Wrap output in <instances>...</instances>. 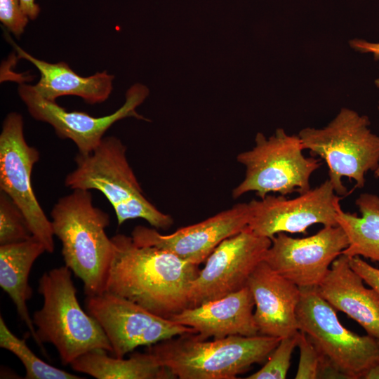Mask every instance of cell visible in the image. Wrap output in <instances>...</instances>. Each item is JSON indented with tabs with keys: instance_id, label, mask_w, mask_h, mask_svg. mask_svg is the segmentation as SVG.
Returning a JSON list of instances; mask_svg holds the SVG:
<instances>
[{
	"instance_id": "d6a6232c",
	"label": "cell",
	"mask_w": 379,
	"mask_h": 379,
	"mask_svg": "<svg viewBox=\"0 0 379 379\" xmlns=\"http://www.w3.org/2000/svg\"><path fill=\"white\" fill-rule=\"evenodd\" d=\"M378 343H379V339H378Z\"/></svg>"
},
{
	"instance_id": "ba28073f",
	"label": "cell",
	"mask_w": 379,
	"mask_h": 379,
	"mask_svg": "<svg viewBox=\"0 0 379 379\" xmlns=\"http://www.w3.org/2000/svg\"><path fill=\"white\" fill-rule=\"evenodd\" d=\"M300 289L296 308L299 331L348 379L361 378L379 358L378 339L357 335L344 327L335 310L321 297L317 286Z\"/></svg>"
},
{
	"instance_id": "e0dca14e",
	"label": "cell",
	"mask_w": 379,
	"mask_h": 379,
	"mask_svg": "<svg viewBox=\"0 0 379 379\" xmlns=\"http://www.w3.org/2000/svg\"><path fill=\"white\" fill-rule=\"evenodd\" d=\"M254 300L249 288L194 307H187L170 319L196 330L203 339L230 335L255 336L259 334L254 313Z\"/></svg>"
},
{
	"instance_id": "7c38bea8",
	"label": "cell",
	"mask_w": 379,
	"mask_h": 379,
	"mask_svg": "<svg viewBox=\"0 0 379 379\" xmlns=\"http://www.w3.org/2000/svg\"><path fill=\"white\" fill-rule=\"evenodd\" d=\"M149 93L147 86L135 84L126 91L125 102L120 108L109 115L95 117L83 112L67 111L55 101L44 99L34 86L21 84L18 87L19 95L30 115L50 124L60 138L72 140L83 155L91 153L117 121L127 117L149 121L135 111Z\"/></svg>"
},
{
	"instance_id": "83f0119b",
	"label": "cell",
	"mask_w": 379,
	"mask_h": 379,
	"mask_svg": "<svg viewBox=\"0 0 379 379\" xmlns=\"http://www.w3.org/2000/svg\"><path fill=\"white\" fill-rule=\"evenodd\" d=\"M349 259L351 267L379 294V269L371 265L360 256L349 257Z\"/></svg>"
},
{
	"instance_id": "52a82bcc",
	"label": "cell",
	"mask_w": 379,
	"mask_h": 379,
	"mask_svg": "<svg viewBox=\"0 0 379 379\" xmlns=\"http://www.w3.org/2000/svg\"><path fill=\"white\" fill-rule=\"evenodd\" d=\"M298 135H288L283 128L267 138L262 133L255 138V146L237 157L246 168L244 180L232 190V197L255 192L260 199L270 193L282 196L303 194L311 189L312 174L321 166L320 160L305 157Z\"/></svg>"
},
{
	"instance_id": "44dd1931",
	"label": "cell",
	"mask_w": 379,
	"mask_h": 379,
	"mask_svg": "<svg viewBox=\"0 0 379 379\" xmlns=\"http://www.w3.org/2000/svg\"><path fill=\"white\" fill-rule=\"evenodd\" d=\"M105 350H94L76 359L70 364L77 372L97 379L175 378L151 352H135L128 359L109 356Z\"/></svg>"
},
{
	"instance_id": "484cf974",
	"label": "cell",
	"mask_w": 379,
	"mask_h": 379,
	"mask_svg": "<svg viewBox=\"0 0 379 379\" xmlns=\"http://www.w3.org/2000/svg\"><path fill=\"white\" fill-rule=\"evenodd\" d=\"M298 347L300 350V361L295 378H319L326 357L301 331L298 333Z\"/></svg>"
},
{
	"instance_id": "f1b7e54d",
	"label": "cell",
	"mask_w": 379,
	"mask_h": 379,
	"mask_svg": "<svg viewBox=\"0 0 379 379\" xmlns=\"http://www.w3.org/2000/svg\"><path fill=\"white\" fill-rule=\"evenodd\" d=\"M352 48L361 53H372L374 59L379 60V43L369 42L364 39H354L349 42Z\"/></svg>"
},
{
	"instance_id": "603a6c76",
	"label": "cell",
	"mask_w": 379,
	"mask_h": 379,
	"mask_svg": "<svg viewBox=\"0 0 379 379\" xmlns=\"http://www.w3.org/2000/svg\"><path fill=\"white\" fill-rule=\"evenodd\" d=\"M0 347L15 354L25 369L26 379H81L82 377L53 366L39 358L25 338L13 334L0 316Z\"/></svg>"
},
{
	"instance_id": "9c48e42d",
	"label": "cell",
	"mask_w": 379,
	"mask_h": 379,
	"mask_svg": "<svg viewBox=\"0 0 379 379\" xmlns=\"http://www.w3.org/2000/svg\"><path fill=\"white\" fill-rule=\"evenodd\" d=\"M39 152L27 144L23 119L17 112L4 120L0 134V190L18 206L29 228L44 246L46 252L55 250L51 221L40 206L32 188V171Z\"/></svg>"
},
{
	"instance_id": "4316f807",
	"label": "cell",
	"mask_w": 379,
	"mask_h": 379,
	"mask_svg": "<svg viewBox=\"0 0 379 379\" xmlns=\"http://www.w3.org/2000/svg\"><path fill=\"white\" fill-rule=\"evenodd\" d=\"M29 19L20 0H0V21L15 36H20L24 32Z\"/></svg>"
},
{
	"instance_id": "8992f818",
	"label": "cell",
	"mask_w": 379,
	"mask_h": 379,
	"mask_svg": "<svg viewBox=\"0 0 379 379\" xmlns=\"http://www.w3.org/2000/svg\"><path fill=\"white\" fill-rule=\"evenodd\" d=\"M370 124L367 116L343 107L325 127H307L298 133L303 150L326 162L328 180L340 197L347 194L343 177L362 188L368 171L379 166V135L371 131Z\"/></svg>"
},
{
	"instance_id": "2e32d148",
	"label": "cell",
	"mask_w": 379,
	"mask_h": 379,
	"mask_svg": "<svg viewBox=\"0 0 379 379\" xmlns=\"http://www.w3.org/2000/svg\"><path fill=\"white\" fill-rule=\"evenodd\" d=\"M246 286L254 300V319L260 335L283 338L299 331L296 308L300 289L297 285L262 260Z\"/></svg>"
},
{
	"instance_id": "4dcf8cb0",
	"label": "cell",
	"mask_w": 379,
	"mask_h": 379,
	"mask_svg": "<svg viewBox=\"0 0 379 379\" xmlns=\"http://www.w3.org/2000/svg\"><path fill=\"white\" fill-rule=\"evenodd\" d=\"M361 378L379 379V358L363 373Z\"/></svg>"
},
{
	"instance_id": "7a4b0ae2",
	"label": "cell",
	"mask_w": 379,
	"mask_h": 379,
	"mask_svg": "<svg viewBox=\"0 0 379 379\" xmlns=\"http://www.w3.org/2000/svg\"><path fill=\"white\" fill-rule=\"evenodd\" d=\"M51 216L65 266L83 281L86 296L105 292L113 257L108 213L94 206L90 190L75 189L58 199Z\"/></svg>"
},
{
	"instance_id": "3957f363",
	"label": "cell",
	"mask_w": 379,
	"mask_h": 379,
	"mask_svg": "<svg viewBox=\"0 0 379 379\" xmlns=\"http://www.w3.org/2000/svg\"><path fill=\"white\" fill-rule=\"evenodd\" d=\"M281 339L234 335L206 341L198 333H185L149 346L147 351L175 378L234 379L253 364L265 362Z\"/></svg>"
},
{
	"instance_id": "ffe728a7",
	"label": "cell",
	"mask_w": 379,
	"mask_h": 379,
	"mask_svg": "<svg viewBox=\"0 0 379 379\" xmlns=\"http://www.w3.org/2000/svg\"><path fill=\"white\" fill-rule=\"evenodd\" d=\"M45 251L44 244L34 236L24 241L0 246V286L12 300L32 337L46 355L27 306L32 295L29 274L34 261Z\"/></svg>"
},
{
	"instance_id": "8fae6325",
	"label": "cell",
	"mask_w": 379,
	"mask_h": 379,
	"mask_svg": "<svg viewBox=\"0 0 379 379\" xmlns=\"http://www.w3.org/2000/svg\"><path fill=\"white\" fill-rule=\"evenodd\" d=\"M271 244V239L254 234L248 227L223 240L192 281L189 307L220 298L246 286Z\"/></svg>"
},
{
	"instance_id": "30bf717a",
	"label": "cell",
	"mask_w": 379,
	"mask_h": 379,
	"mask_svg": "<svg viewBox=\"0 0 379 379\" xmlns=\"http://www.w3.org/2000/svg\"><path fill=\"white\" fill-rule=\"evenodd\" d=\"M86 308L102 328L113 352L124 358L140 346H151L185 333H197L148 311L140 305L112 293L86 296Z\"/></svg>"
},
{
	"instance_id": "277c9868",
	"label": "cell",
	"mask_w": 379,
	"mask_h": 379,
	"mask_svg": "<svg viewBox=\"0 0 379 379\" xmlns=\"http://www.w3.org/2000/svg\"><path fill=\"white\" fill-rule=\"evenodd\" d=\"M77 167L65 179L71 190L100 191L112 206L119 225L142 218L156 229L166 230L173 218L160 211L145 196L126 157V147L114 136L103 138L90 154L75 157Z\"/></svg>"
},
{
	"instance_id": "836d02e7",
	"label": "cell",
	"mask_w": 379,
	"mask_h": 379,
	"mask_svg": "<svg viewBox=\"0 0 379 379\" xmlns=\"http://www.w3.org/2000/svg\"><path fill=\"white\" fill-rule=\"evenodd\" d=\"M378 82H379L378 81H377Z\"/></svg>"
},
{
	"instance_id": "d4e9b609",
	"label": "cell",
	"mask_w": 379,
	"mask_h": 379,
	"mask_svg": "<svg viewBox=\"0 0 379 379\" xmlns=\"http://www.w3.org/2000/svg\"><path fill=\"white\" fill-rule=\"evenodd\" d=\"M299 331L280 340L276 348L267 358V361L258 371L246 379H284L291 366L292 353L298 346Z\"/></svg>"
},
{
	"instance_id": "ac0fdd59",
	"label": "cell",
	"mask_w": 379,
	"mask_h": 379,
	"mask_svg": "<svg viewBox=\"0 0 379 379\" xmlns=\"http://www.w3.org/2000/svg\"><path fill=\"white\" fill-rule=\"evenodd\" d=\"M317 289L335 310L357 321L367 335L379 339V294L364 286L347 255L341 254L332 262Z\"/></svg>"
},
{
	"instance_id": "f546056e",
	"label": "cell",
	"mask_w": 379,
	"mask_h": 379,
	"mask_svg": "<svg viewBox=\"0 0 379 379\" xmlns=\"http://www.w3.org/2000/svg\"><path fill=\"white\" fill-rule=\"evenodd\" d=\"M22 8L30 20H35L40 12L39 6L35 0H20Z\"/></svg>"
},
{
	"instance_id": "5b68a950",
	"label": "cell",
	"mask_w": 379,
	"mask_h": 379,
	"mask_svg": "<svg viewBox=\"0 0 379 379\" xmlns=\"http://www.w3.org/2000/svg\"><path fill=\"white\" fill-rule=\"evenodd\" d=\"M72 272L65 265L43 274L38 288L43 305L32 319L38 338L55 347L63 365L94 350L113 352L99 323L81 307Z\"/></svg>"
},
{
	"instance_id": "9a60e30c",
	"label": "cell",
	"mask_w": 379,
	"mask_h": 379,
	"mask_svg": "<svg viewBox=\"0 0 379 379\" xmlns=\"http://www.w3.org/2000/svg\"><path fill=\"white\" fill-rule=\"evenodd\" d=\"M250 218L248 203H239L169 234H162L154 227L138 225L131 236L136 243L157 246L182 260L199 265L223 240L245 230Z\"/></svg>"
},
{
	"instance_id": "5bb4252c",
	"label": "cell",
	"mask_w": 379,
	"mask_h": 379,
	"mask_svg": "<svg viewBox=\"0 0 379 379\" xmlns=\"http://www.w3.org/2000/svg\"><path fill=\"white\" fill-rule=\"evenodd\" d=\"M271 240L263 260L299 288L318 286L332 262L349 244L340 225L324 226L305 238L280 232Z\"/></svg>"
},
{
	"instance_id": "1f68e13d",
	"label": "cell",
	"mask_w": 379,
	"mask_h": 379,
	"mask_svg": "<svg viewBox=\"0 0 379 379\" xmlns=\"http://www.w3.org/2000/svg\"><path fill=\"white\" fill-rule=\"evenodd\" d=\"M378 110H379V102H378ZM374 175L375 178H379V166L374 171Z\"/></svg>"
},
{
	"instance_id": "7402d4cb",
	"label": "cell",
	"mask_w": 379,
	"mask_h": 379,
	"mask_svg": "<svg viewBox=\"0 0 379 379\" xmlns=\"http://www.w3.org/2000/svg\"><path fill=\"white\" fill-rule=\"evenodd\" d=\"M355 203L361 214L360 217L342 208L336 217L349 241L342 254L362 256L379 264V197L363 193Z\"/></svg>"
},
{
	"instance_id": "4fadbf2b",
	"label": "cell",
	"mask_w": 379,
	"mask_h": 379,
	"mask_svg": "<svg viewBox=\"0 0 379 379\" xmlns=\"http://www.w3.org/2000/svg\"><path fill=\"white\" fill-rule=\"evenodd\" d=\"M340 199L328 179L293 199L267 194L248 203V227L258 236L272 239L280 232L305 234L314 224L336 226Z\"/></svg>"
},
{
	"instance_id": "cb8c5ba5",
	"label": "cell",
	"mask_w": 379,
	"mask_h": 379,
	"mask_svg": "<svg viewBox=\"0 0 379 379\" xmlns=\"http://www.w3.org/2000/svg\"><path fill=\"white\" fill-rule=\"evenodd\" d=\"M32 234L18 206L4 192L0 193V246L27 240Z\"/></svg>"
},
{
	"instance_id": "d6986e66",
	"label": "cell",
	"mask_w": 379,
	"mask_h": 379,
	"mask_svg": "<svg viewBox=\"0 0 379 379\" xmlns=\"http://www.w3.org/2000/svg\"><path fill=\"white\" fill-rule=\"evenodd\" d=\"M19 58L32 62L39 71L41 77L34 86L44 99L55 101L63 95H77L86 102L94 105L105 101L112 90L113 75L106 71L87 77L75 73L65 62L50 63L37 59L16 45L11 39Z\"/></svg>"
},
{
	"instance_id": "6da1fadb",
	"label": "cell",
	"mask_w": 379,
	"mask_h": 379,
	"mask_svg": "<svg viewBox=\"0 0 379 379\" xmlns=\"http://www.w3.org/2000/svg\"><path fill=\"white\" fill-rule=\"evenodd\" d=\"M113 257L106 291L170 319L189 307V291L199 265L131 236L111 237Z\"/></svg>"
}]
</instances>
